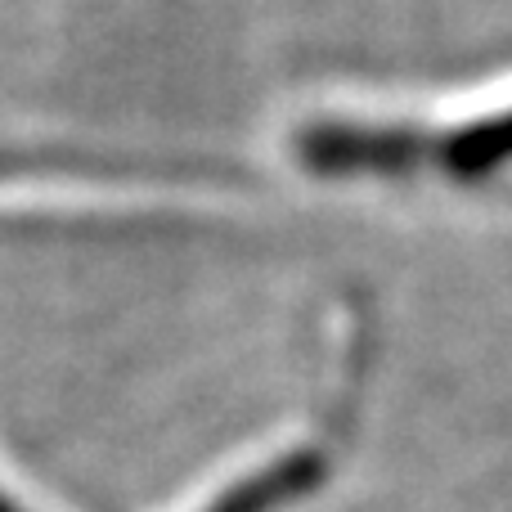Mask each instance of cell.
I'll return each mask as SVG.
<instances>
[{
    "instance_id": "obj_1",
    "label": "cell",
    "mask_w": 512,
    "mask_h": 512,
    "mask_svg": "<svg viewBox=\"0 0 512 512\" xmlns=\"http://www.w3.org/2000/svg\"><path fill=\"white\" fill-rule=\"evenodd\" d=\"M319 477V463L315 454H288V459H279L274 468H265L261 477H252L243 490H234L225 504H216L212 512H265L274 504H283L288 495H297L301 486H310V481Z\"/></svg>"
},
{
    "instance_id": "obj_2",
    "label": "cell",
    "mask_w": 512,
    "mask_h": 512,
    "mask_svg": "<svg viewBox=\"0 0 512 512\" xmlns=\"http://www.w3.org/2000/svg\"><path fill=\"white\" fill-rule=\"evenodd\" d=\"M0 512H23V508H14V504H9L5 495H0Z\"/></svg>"
}]
</instances>
